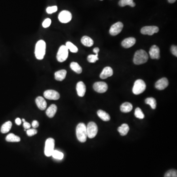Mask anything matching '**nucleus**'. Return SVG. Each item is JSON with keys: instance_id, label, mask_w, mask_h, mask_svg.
I'll list each match as a JSON object with an SVG mask.
<instances>
[{"instance_id": "nucleus-1", "label": "nucleus", "mask_w": 177, "mask_h": 177, "mask_svg": "<svg viewBox=\"0 0 177 177\" xmlns=\"http://www.w3.org/2000/svg\"><path fill=\"white\" fill-rule=\"evenodd\" d=\"M46 51V43L43 40L38 41L36 43L35 54L36 58L39 60L44 58Z\"/></svg>"}, {"instance_id": "nucleus-2", "label": "nucleus", "mask_w": 177, "mask_h": 177, "mask_svg": "<svg viewBox=\"0 0 177 177\" xmlns=\"http://www.w3.org/2000/svg\"><path fill=\"white\" fill-rule=\"evenodd\" d=\"M76 134L78 140L82 143L86 142L87 138L86 126L84 123H79L76 129Z\"/></svg>"}, {"instance_id": "nucleus-3", "label": "nucleus", "mask_w": 177, "mask_h": 177, "mask_svg": "<svg viewBox=\"0 0 177 177\" xmlns=\"http://www.w3.org/2000/svg\"><path fill=\"white\" fill-rule=\"evenodd\" d=\"M148 59L149 56L145 50H138L134 54L133 63L137 65L143 64L148 61Z\"/></svg>"}, {"instance_id": "nucleus-4", "label": "nucleus", "mask_w": 177, "mask_h": 177, "mask_svg": "<svg viewBox=\"0 0 177 177\" xmlns=\"http://www.w3.org/2000/svg\"><path fill=\"white\" fill-rule=\"evenodd\" d=\"M146 88V85L143 80L141 79L137 80L135 82L133 87V93L136 95L141 94L145 91Z\"/></svg>"}, {"instance_id": "nucleus-5", "label": "nucleus", "mask_w": 177, "mask_h": 177, "mask_svg": "<svg viewBox=\"0 0 177 177\" xmlns=\"http://www.w3.org/2000/svg\"><path fill=\"white\" fill-rule=\"evenodd\" d=\"M55 147V140L52 138L47 139L45 142V145L44 148V154L46 156H52L53 152Z\"/></svg>"}, {"instance_id": "nucleus-6", "label": "nucleus", "mask_w": 177, "mask_h": 177, "mask_svg": "<svg viewBox=\"0 0 177 177\" xmlns=\"http://www.w3.org/2000/svg\"><path fill=\"white\" fill-rule=\"evenodd\" d=\"M69 56V50L65 45L60 47L57 54V59L60 63L65 62Z\"/></svg>"}, {"instance_id": "nucleus-7", "label": "nucleus", "mask_w": 177, "mask_h": 177, "mask_svg": "<svg viewBox=\"0 0 177 177\" xmlns=\"http://www.w3.org/2000/svg\"><path fill=\"white\" fill-rule=\"evenodd\" d=\"M87 136L89 138H93L97 135L98 132V127L97 124L93 122H88L86 126Z\"/></svg>"}, {"instance_id": "nucleus-8", "label": "nucleus", "mask_w": 177, "mask_h": 177, "mask_svg": "<svg viewBox=\"0 0 177 177\" xmlns=\"http://www.w3.org/2000/svg\"><path fill=\"white\" fill-rule=\"evenodd\" d=\"M124 27V25L121 22H117L114 24H113L110 29L109 33L111 35H118L122 31V28Z\"/></svg>"}, {"instance_id": "nucleus-9", "label": "nucleus", "mask_w": 177, "mask_h": 177, "mask_svg": "<svg viewBox=\"0 0 177 177\" xmlns=\"http://www.w3.org/2000/svg\"><path fill=\"white\" fill-rule=\"evenodd\" d=\"M58 18L59 21L63 23H67L71 21L72 15L69 11H63L60 13Z\"/></svg>"}, {"instance_id": "nucleus-10", "label": "nucleus", "mask_w": 177, "mask_h": 177, "mask_svg": "<svg viewBox=\"0 0 177 177\" xmlns=\"http://www.w3.org/2000/svg\"><path fill=\"white\" fill-rule=\"evenodd\" d=\"M94 91L99 93L106 92L108 89V85L104 82H97L93 85Z\"/></svg>"}, {"instance_id": "nucleus-11", "label": "nucleus", "mask_w": 177, "mask_h": 177, "mask_svg": "<svg viewBox=\"0 0 177 177\" xmlns=\"http://www.w3.org/2000/svg\"><path fill=\"white\" fill-rule=\"evenodd\" d=\"M159 29L156 26H145L141 30V33L143 35L152 36L155 33L159 32Z\"/></svg>"}, {"instance_id": "nucleus-12", "label": "nucleus", "mask_w": 177, "mask_h": 177, "mask_svg": "<svg viewBox=\"0 0 177 177\" xmlns=\"http://www.w3.org/2000/svg\"><path fill=\"white\" fill-rule=\"evenodd\" d=\"M44 98L50 100H58L59 99L60 95L57 91L55 90H46L44 92Z\"/></svg>"}, {"instance_id": "nucleus-13", "label": "nucleus", "mask_w": 177, "mask_h": 177, "mask_svg": "<svg viewBox=\"0 0 177 177\" xmlns=\"http://www.w3.org/2000/svg\"><path fill=\"white\" fill-rule=\"evenodd\" d=\"M169 82L166 78H162L159 80L155 84V87L157 90H163L168 87Z\"/></svg>"}, {"instance_id": "nucleus-14", "label": "nucleus", "mask_w": 177, "mask_h": 177, "mask_svg": "<svg viewBox=\"0 0 177 177\" xmlns=\"http://www.w3.org/2000/svg\"><path fill=\"white\" fill-rule=\"evenodd\" d=\"M149 54L152 59H159L160 58V50L159 47L153 45L151 47Z\"/></svg>"}, {"instance_id": "nucleus-15", "label": "nucleus", "mask_w": 177, "mask_h": 177, "mask_svg": "<svg viewBox=\"0 0 177 177\" xmlns=\"http://www.w3.org/2000/svg\"><path fill=\"white\" fill-rule=\"evenodd\" d=\"M76 91L78 96L83 97L85 96L86 88L85 84L82 81H80L76 85Z\"/></svg>"}, {"instance_id": "nucleus-16", "label": "nucleus", "mask_w": 177, "mask_h": 177, "mask_svg": "<svg viewBox=\"0 0 177 177\" xmlns=\"http://www.w3.org/2000/svg\"><path fill=\"white\" fill-rule=\"evenodd\" d=\"M113 74V70L112 68L110 66H106L103 69L102 73L100 74V77L103 79H104L108 77H111Z\"/></svg>"}, {"instance_id": "nucleus-17", "label": "nucleus", "mask_w": 177, "mask_h": 177, "mask_svg": "<svg viewBox=\"0 0 177 177\" xmlns=\"http://www.w3.org/2000/svg\"><path fill=\"white\" fill-rule=\"evenodd\" d=\"M136 43V39L134 37H131L125 39L122 42V45L125 48H130L133 46Z\"/></svg>"}, {"instance_id": "nucleus-18", "label": "nucleus", "mask_w": 177, "mask_h": 177, "mask_svg": "<svg viewBox=\"0 0 177 177\" xmlns=\"http://www.w3.org/2000/svg\"><path fill=\"white\" fill-rule=\"evenodd\" d=\"M36 103L38 108L41 110H44L46 108V102L42 97H38L36 98Z\"/></svg>"}, {"instance_id": "nucleus-19", "label": "nucleus", "mask_w": 177, "mask_h": 177, "mask_svg": "<svg viewBox=\"0 0 177 177\" xmlns=\"http://www.w3.org/2000/svg\"><path fill=\"white\" fill-rule=\"evenodd\" d=\"M57 106L55 104H52L47 109L46 114L49 118H52L55 116V114L57 112Z\"/></svg>"}, {"instance_id": "nucleus-20", "label": "nucleus", "mask_w": 177, "mask_h": 177, "mask_svg": "<svg viewBox=\"0 0 177 177\" xmlns=\"http://www.w3.org/2000/svg\"><path fill=\"white\" fill-rule=\"evenodd\" d=\"M66 70L65 69L58 70L55 73V79L56 80L62 81L65 79L66 75Z\"/></svg>"}, {"instance_id": "nucleus-21", "label": "nucleus", "mask_w": 177, "mask_h": 177, "mask_svg": "<svg viewBox=\"0 0 177 177\" xmlns=\"http://www.w3.org/2000/svg\"><path fill=\"white\" fill-rule=\"evenodd\" d=\"M132 108L133 106L132 104L127 103V102L122 103L120 107L121 111L124 113H128V112H131Z\"/></svg>"}, {"instance_id": "nucleus-22", "label": "nucleus", "mask_w": 177, "mask_h": 177, "mask_svg": "<svg viewBox=\"0 0 177 177\" xmlns=\"http://www.w3.org/2000/svg\"><path fill=\"white\" fill-rule=\"evenodd\" d=\"M81 43L87 47L92 46L93 45V41L91 37L88 36H84L81 40Z\"/></svg>"}, {"instance_id": "nucleus-23", "label": "nucleus", "mask_w": 177, "mask_h": 177, "mask_svg": "<svg viewBox=\"0 0 177 177\" xmlns=\"http://www.w3.org/2000/svg\"><path fill=\"white\" fill-rule=\"evenodd\" d=\"M98 116L103 121L108 122L110 120V116L108 113L102 110H99L97 112Z\"/></svg>"}, {"instance_id": "nucleus-24", "label": "nucleus", "mask_w": 177, "mask_h": 177, "mask_svg": "<svg viewBox=\"0 0 177 177\" xmlns=\"http://www.w3.org/2000/svg\"><path fill=\"white\" fill-rule=\"evenodd\" d=\"M129 126L126 124H122L118 128V131L122 136H125L127 135L129 132Z\"/></svg>"}, {"instance_id": "nucleus-25", "label": "nucleus", "mask_w": 177, "mask_h": 177, "mask_svg": "<svg viewBox=\"0 0 177 177\" xmlns=\"http://www.w3.org/2000/svg\"><path fill=\"white\" fill-rule=\"evenodd\" d=\"M70 67L73 71L78 74H81L82 72V69L81 66L76 62H72L70 64Z\"/></svg>"}, {"instance_id": "nucleus-26", "label": "nucleus", "mask_w": 177, "mask_h": 177, "mask_svg": "<svg viewBox=\"0 0 177 177\" xmlns=\"http://www.w3.org/2000/svg\"><path fill=\"white\" fill-rule=\"evenodd\" d=\"M6 140L7 142H20L21 139L19 137L15 135L13 133H10L7 136Z\"/></svg>"}, {"instance_id": "nucleus-27", "label": "nucleus", "mask_w": 177, "mask_h": 177, "mask_svg": "<svg viewBox=\"0 0 177 177\" xmlns=\"http://www.w3.org/2000/svg\"><path fill=\"white\" fill-rule=\"evenodd\" d=\"M12 127V122L11 121L7 122L2 126L1 132L2 133H7L11 130Z\"/></svg>"}, {"instance_id": "nucleus-28", "label": "nucleus", "mask_w": 177, "mask_h": 177, "mask_svg": "<svg viewBox=\"0 0 177 177\" xmlns=\"http://www.w3.org/2000/svg\"><path fill=\"white\" fill-rule=\"evenodd\" d=\"M119 5L120 7H124L126 6H129L132 7H134L135 3L133 0H120L119 2Z\"/></svg>"}, {"instance_id": "nucleus-29", "label": "nucleus", "mask_w": 177, "mask_h": 177, "mask_svg": "<svg viewBox=\"0 0 177 177\" xmlns=\"http://www.w3.org/2000/svg\"><path fill=\"white\" fill-rule=\"evenodd\" d=\"M145 103L147 104L150 105L151 108L155 109L156 108V100L153 98H147L145 99Z\"/></svg>"}, {"instance_id": "nucleus-30", "label": "nucleus", "mask_w": 177, "mask_h": 177, "mask_svg": "<svg viewBox=\"0 0 177 177\" xmlns=\"http://www.w3.org/2000/svg\"><path fill=\"white\" fill-rule=\"evenodd\" d=\"M65 46L67 47L68 50H70L71 52L77 53L78 52V49L77 47L70 41L66 42V44H65Z\"/></svg>"}, {"instance_id": "nucleus-31", "label": "nucleus", "mask_w": 177, "mask_h": 177, "mask_svg": "<svg viewBox=\"0 0 177 177\" xmlns=\"http://www.w3.org/2000/svg\"><path fill=\"white\" fill-rule=\"evenodd\" d=\"M52 156L55 159L57 160H61L63 159L64 157V154L61 152V151H58L57 150H54L53 152Z\"/></svg>"}, {"instance_id": "nucleus-32", "label": "nucleus", "mask_w": 177, "mask_h": 177, "mask_svg": "<svg viewBox=\"0 0 177 177\" xmlns=\"http://www.w3.org/2000/svg\"><path fill=\"white\" fill-rule=\"evenodd\" d=\"M134 115H135V116L136 118H138V119H143L145 117L144 113L142 112L141 109L140 108H139V107H138L135 109Z\"/></svg>"}, {"instance_id": "nucleus-33", "label": "nucleus", "mask_w": 177, "mask_h": 177, "mask_svg": "<svg viewBox=\"0 0 177 177\" xmlns=\"http://www.w3.org/2000/svg\"><path fill=\"white\" fill-rule=\"evenodd\" d=\"M98 54L96 55H90L88 56L87 60L88 62L91 63H94L98 61L99 59L98 57Z\"/></svg>"}, {"instance_id": "nucleus-34", "label": "nucleus", "mask_w": 177, "mask_h": 177, "mask_svg": "<svg viewBox=\"0 0 177 177\" xmlns=\"http://www.w3.org/2000/svg\"><path fill=\"white\" fill-rule=\"evenodd\" d=\"M164 177H177V170L174 169L169 170L166 173Z\"/></svg>"}, {"instance_id": "nucleus-35", "label": "nucleus", "mask_w": 177, "mask_h": 177, "mask_svg": "<svg viewBox=\"0 0 177 177\" xmlns=\"http://www.w3.org/2000/svg\"><path fill=\"white\" fill-rule=\"evenodd\" d=\"M58 10V7L57 6H54L52 7H49L46 8L47 13L48 14H52L57 12Z\"/></svg>"}, {"instance_id": "nucleus-36", "label": "nucleus", "mask_w": 177, "mask_h": 177, "mask_svg": "<svg viewBox=\"0 0 177 177\" xmlns=\"http://www.w3.org/2000/svg\"><path fill=\"white\" fill-rule=\"evenodd\" d=\"M37 133V130H36L35 128L28 129L27 131V134L29 136H33L34 135H36Z\"/></svg>"}, {"instance_id": "nucleus-37", "label": "nucleus", "mask_w": 177, "mask_h": 177, "mask_svg": "<svg viewBox=\"0 0 177 177\" xmlns=\"http://www.w3.org/2000/svg\"><path fill=\"white\" fill-rule=\"evenodd\" d=\"M51 24V20L50 18H46L42 23V26L44 28H46L49 27Z\"/></svg>"}, {"instance_id": "nucleus-38", "label": "nucleus", "mask_w": 177, "mask_h": 177, "mask_svg": "<svg viewBox=\"0 0 177 177\" xmlns=\"http://www.w3.org/2000/svg\"><path fill=\"white\" fill-rule=\"evenodd\" d=\"M171 51L174 56L177 57V46L172 45L171 47Z\"/></svg>"}, {"instance_id": "nucleus-39", "label": "nucleus", "mask_w": 177, "mask_h": 177, "mask_svg": "<svg viewBox=\"0 0 177 177\" xmlns=\"http://www.w3.org/2000/svg\"><path fill=\"white\" fill-rule=\"evenodd\" d=\"M32 127L34 128H36L39 127V123L36 120H34V121L32 122Z\"/></svg>"}, {"instance_id": "nucleus-40", "label": "nucleus", "mask_w": 177, "mask_h": 177, "mask_svg": "<svg viewBox=\"0 0 177 177\" xmlns=\"http://www.w3.org/2000/svg\"><path fill=\"white\" fill-rule=\"evenodd\" d=\"M23 127L25 129H29L31 127V125L29 122L25 121L23 122Z\"/></svg>"}, {"instance_id": "nucleus-41", "label": "nucleus", "mask_w": 177, "mask_h": 177, "mask_svg": "<svg viewBox=\"0 0 177 177\" xmlns=\"http://www.w3.org/2000/svg\"><path fill=\"white\" fill-rule=\"evenodd\" d=\"M21 122H22V121H21V119L20 118H17L15 120V123L18 126H20L21 124Z\"/></svg>"}, {"instance_id": "nucleus-42", "label": "nucleus", "mask_w": 177, "mask_h": 177, "mask_svg": "<svg viewBox=\"0 0 177 177\" xmlns=\"http://www.w3.org/2000/svg\"><path fill=\"white\" fill-rule=\"evenodd\" d=\"M93 52L94 53H96V54H98V52H99V48H98V47L94 48V49H93Z\"/></svg>"}, {"instance_id": "nucleus-43", "label": "nucleus", "mask_w": 177, "mask_h": 177, "mask_svg": "<svg viewBox=\"0 0 177 177\" xmlns=\"http://www.w3.org/2000/svg\"><path fill=\"white\" fill-rule=\"evenodd\" d=\"M177 0H168V2L169 3H171V4H172L174 2H175Z\"/></svg>"}, {"instance_id": "nucleus-44", "label": "nucleus", "mask_w": 177, "mask_h": 177, "mask_svg": "<svg viewBox=\"0 0 177 177\" xmlns=\"http://www.w3.org/2000/svg\"><path fill=\"white\" fill-rule=\"evenodd\" d=\"M22 122H25L26 121H25V120L24 119H22Z\"/></svg>"}, {"instance_id": "nucleus-45", "label": "nucleus", "mask_w": 177, "mask_h": 177, "mask_svg": "<svg viewBox=\"0 0 177 177\" xmlns=\"http://www.w3.org/2000/svg\"><path fill=\"white\" fill-rule=\"evenodd\" d=\"M100 1H103V0H100Z\"/></svg>"}]
</instances>
